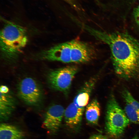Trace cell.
Returning <instances> with one entry per match:
<instances>
[{
	"mask_svg": "<svg viewBox=\"0 0 139 139\" xmlns=\"http://www.w3.org/2000/svg\"><path fill=\"white\" fill-rule=\"evenodd\" d=\"M19 97L27 105L37 106L42 102L43 93L41 86L33 78L27 77L21 80L17 86Z\"/></svg>",
	"mask_w": 139,
	"mask_h": 139,
	"instance_id": "5",
	"label": "cell"
},
{
	"mask_svg": "<svg viewBox=\"0 0 139 139\" xmlns=\"http://www.w3.org/2000/svg\"><path fill=\"white\" fill-rule=\"evenodd\" d=\"M132 139H138V138H137L136 137H135V138H134Z\"/></svg>",
	"mask_w": 139,
	"mask_h": 139,
	"instance_id": "19",
	"label": "cell"
},
{
	"mask_svg": "<svg viewBox=\"0 0 139 139\" xmlns=\"http://www.w3.org/2000/svg\"><path fill=\"white\" fill-rule=\"evenodd\" d=\"M24 134L17 127L2 123L0 125V139H24Z\"/></svg>",
	"mask_w": 139,
	"mask_h": 139,
	"instance_id": "13",
	"label": "cell"
},
{
	"mask_svg": "<svg viewBox=\"0 0 139 139\" xmlns=\"http://www.w3.org/2000/svg\"><path fill=\"white\" fill-rule=\"evenodd\" d=\"M65 111L64 107L60 105H55L50 107L45 115L43 127L49 132H55L60 126Z\"/></svg>",
	"mask_w": 139,
	"mask_h": 139,
	"instance_id": "8",
	"label": "cell"
},
{
	"mask_svg": "<svg viewBox=\"0 0 139 139\" xmlns=\"http://www.w3.org/2000/svg\"><path fill=\"white\" fill-rule=\"evenodd\" d=\"M96 0L98 1V0Z\"/></svg>",
	"mask_w": 139,
	"mask_h": 139,
	"instance_id": "20",
	"label": "cell"
},
{
	"mask_svg": "<svg viewBox=\"0 0 139 139\" xmlns=\"http://www.w3.org/2000/svg\"><path fill=\"white\" fill-rule=\"evenodd\" d=\"M0 39L2 56L8 60L16 59L28 41L27 31L24 28L8 21L5 22L1 30Z\"/></svg>",
	"mask_w": 139,
	"mask_h": 139,
	"instance_id": "2",
	"label": "cell"
},
{
	"mask_svg": "<svg viewBox=\"0 0 139 139\" xmlns=\"http://www.w3.org/2000/svg\"><path fill=\"white\" fill-rule=\"evenodd\" d=\"M100 113V105L96 99H93L87 105L85 115L86 120L89 123L93 124H97Z\"/></svg>",
	"mask_w": 139,
	"mask_h": 139,
	"instance_id": "14",
	"label": "cell"
},
{
	"mask_svg": "<svg viewBox=\"0 0 139 139\" xmlns=\"http://www.w3.org/2000/svg\"><path fill=\"white\" fill-rule=\"evenodd\" d=\"M129 121L114 96L111 95L107 103L106 114V127L108 134L113 138L119 137Z\"/></svg>",
	"mask_w": 139,
	"mask_h": 139,
	"instance_id": "3",
	"label": "cell"
},
{
	"mask_svg": "<svg viewBox=\"0 0 139 139\" xmlns=\"http://www.w3.org/2000/svg\"><path fill=\"white\" fill-rule=\"evenodd\" d=\"M78 71V67L75 66H68L51 70L47 75L48 83L53 89L66 94Z\"/></svg>",
	"mask_w": 139,
	"mask_h": 139,
	"instance_id": "4",
	"label": "cell"
},
{
	"mask_svg": "<svg viewBox=\"0 0 139 139\" xmlns=\"http://www.w3.org/2000/svg\"><path fill=\"white\" fill-rule=\"evenodd\" d=\"M16 101L14 97L10 92H0V118L2 121L10 118L14 111Z\"/></svg>",
	"mask_w": 139,
	"mask_h": 139,
	"instance_id": "10",
	"label": "cell"
},
{
	"mask_svg": "<svg viewBox=\"0 0 139 139\" xmlns=\"http://www.w3.org/2000/svg\"><path fill=\"white\" fill-rule=\"evenodd\" d=\"M88 139H108L105 136L101 134H95L91 136Z\"/></svg>",
	"mask_w": 139,
	"mask_h": 139,
	"instance_id": "17",
	"label": "cell"
},
{
	"mask_svg": "<svg viewBox=\"0 0 139 139\" xmlns=\"http://www.w3.org/2000/svg\"><path fill=\"white\" fill-rule=\"evenodd\" d=\"M134 15L137 24L139 26V5L134 9Z\"/></svg>",
	"mask_w": 139,
	"mask_h": 139,
	"instance_id": "16",
	"label": "cell"
},
{
	"mask_svg": "<svg viewBox=\"0 0 139 139\" xmlns=\"http://www.w3.org/2000/svg\"><path fill=\"white\" fill-rule=\"evenodd\" d=\"M0 92L2 93H6L9 91L8 88L6 86L2 85L0 88Z\"/></svg>",
	"mask_w": 139,
	"mask_h": 139,
	"instance_id": "18",
	"label": "cell"
},
{
	"mask_svg": "<svg viewBox=\"0 0 139 139\" xmlns=\"http://www.w3.org/2000/svg\"><path fill=\"white\" fill-rule=\"evenodd\" d=\"M71 41L59 44L41 53V59L65 63H71Z\"/></svg>",
	"mask_w": 139,
	"mask_h": 139,
	"instance_id": "7",
	"label": "cell"
},
{
	"mask_svg": "<svg viewBox=\"0 0 139 139\" xmlns=\"http://www.w3.org/2000/svg\"><path fill=\"white\" fill-rule=\"evenodd\" d=\"M84 108L77 107L73 102L65 110L64 117L66 125L71 128H74L81 122Z\"/></svg>",
	"mask_w": 139,
	"mask_h": 139,
	"instance_id": "12",
	"label": "cell"
},
{
	"mask_svg": "<svg viewBox=\"0 0 139 139\" xmlns=\"http://www.w3.org/2000/svg\"><path fill=\"white\" fill-rule=\"evenodd\" d=\"M68 4L76 10L80 11L82 9V7L76 0H63Z\"/></svg>",
	"mask_w": 139,
	"mask_h": 139,
	"instance_id": "15",
	"label": "cell"
},
{
	"mask_svg": "<svg viewBox=\"0 0 139 139\" xmlns=\"http://www.w3.org/2000/svg\"><path fill=\"white\" fill-rule=\"evenodd\" d=\"M122 96L125 102V112L130 121L139 124V102L127 90L123 91Z\"/></svg>",
	"mask_w": 139,
	"mask_h": 139,
	"instance_id": "9",
	"label": "cell"
},
{
	"mask_svg": "<svg viewBox=\"0 0 139 139\" xmlns=\"http://www.w3.org/2000/svg\"><path fill=\"white\" fill-rule=\"evenodd\" d=\"M97 76L86 82L75 97L73 102L78 107L84 108L88 105L91 94L97 81Z\"/></svg>",
	"mask_w": 139,
	"mask_h": 139,
	"instance_id": "11",
	"label": "cell"
},
{
	"mask_svg": "<svg viewBox=\"0 0 139 139\" xmlns=\"http://www.w3.org/2000/svg\"><path fill=\"white\" fill-rule=\"evenodd\" d=\"M87 32L109 46L118 74L128 77L139 70V42L135 38L125 33H108L90 27Z\"/></svg>",
	"mask_w": 139,
	"mask_h": 139,
	"instance_id": "1",
	"label": "cell"
},
{
	"mask_svg": "<svg viewBox=\"0 0 139 139\" xmlns=\"http://www.w3.org/2000/svg\"><path fill=\"white\" fill-rule=\"evenodd\" d=\"M70 41L71 62L86 63L92 60L97 56L96 49L90 44L76 40Z\"/></svg>",
	"mask_w": 139,
	"mask_h": 139,
	"instance_id": "6",
	"label": "cell"
}]
</instances>
